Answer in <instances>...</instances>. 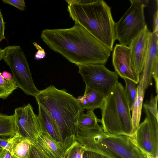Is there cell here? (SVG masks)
<instances>
[{
	"label": "cell",
	"instance_id": "e0dca14e",
	"mask_svg": "<svg viewBox=\"0 0 158 158\" xmlns=\"http://www.w3.org/2000/svg\"><path fill=\"white\" fill-rule=\"evenodd\" d=\"M39 114L38 115L40 123L44 128L51 137L56 141L63 142L57 127L48 112L43 106L38 104Z\"/></svg>",
	"mask_w": 158,
	"mask_h": 158
},
{
	"label": "cell",
	"instance_id": "ac0fdd59",
	"mask_svg": "<svg viewBox=\"0 0 158 158\" xmlns=\"http://www.w3.org/2000/svg\"><path fill=\"white\" fill-rule=\"evenodd\" d=\"M137 87V93L131 111L133 132L135 134L139 125L143 99L145 91L143 89L142 82L139 81Z\"/></svg>",
	"mask_w": 158,
	"mask_h": 158
},
{
	"label": "cell",
	"instance_id": "2e32d148",
	"mask_svg": "<svg viewBox=\"0 0 158 158\" xmlns=\"http://www.w3.org/2000/svg\"><path fill=\"white\" fill-rule=\"evenodd\" d=\"M77 99L82 109L88 110L101 109L105 98L96 91L85 87L84 95L79 96Z\"/></svg>",
	"mask_w": 158,
	"mask_h": 158
},
{
	"label": "cell",
	"instance_id": "52a82bcc",
	"mask_svg": "<svg viewBox=\"0 0 158 158\" xmlns=\"http://www.w3.org/2000/svg\"><path fill=\"white\" fill-rule=\"evenodd\" d=\"M131 5L119 20L115 23V39L119 44L129 45L147 26L144 10L149 1L130 0Z\"/></svg>",
	"mask_w": 158,
	"mask_h": 158
},
{
	"label": "cell",
	"instance_id": "484cf974",
	"mask_svg": "<svg viewBox=\"0 0 158 158\" xmlns=\"http://www.w3.org/2000/svg\"><path fill=\"white\" fill-rule=\"evenodd\" d=\"M30 158H48L34 144L32 145Z\"/></svg>",
	"mask_w": 158,
	"mask_h": 158
},
{
	"label": "cell",
	"instance_id": "83f0119b",
	"mask_svg": "<svg viewBox=\"0 0 158 158\" xmlns=\"http://www.w3.org/2000/svg\"><path fill=\"white\" fill-rule=\"evenodd\" d=\"M158 1H157V10L155 12L153 15V31L156 38L158 40Z\"/></svg>",
	"mask_w": 158,
	"mask_h": 158
},
{
	"label": "cell",
	"instance_id": "30bf717a",
	"mask_svg": "<svg viewBox=\"0 0 158 158\" xmlns=\"http://www.w3.org/2000/svg\"><path fill=\"white\" fill-rule=\"evenodd\" d=\"M18 132L34 144L37 138L44 130L38 115L28 103L23 107L16 108L13 115Z\"/></svg>",
	"mask_w": 158,
	"mask_h": 158
},
{
	"label": "cell",
	"instance_id": "7402d4cb",
	"mask_svg": "<svg viewBox=\"0 0 158 158\" xmlns=\"http://www.w3.org/2000/svg\"><path fill=\"white\" fill-rule=\"evenodd\" d=\"M125 83V91L130 111L137 95V87L136 83L133 81L126 78H123Z\"/></svg>",
	"mask_w": 158,
	"mask_h": 158
},
{
	"label": "cell",
	"instance_id": "44dd1931",
	"mask_svg": "<svg viewBox=\"0 0 158 158\" xmlns=\"http://www.w3.org/2000/svg\"><path fill=\"white\" fill-rule=\"evenodd\" d=\"M17 88L13 79H5L0 72V98L6 99Z\"/></svg>",
	"mask_w": 158,
	"mask_h": 158
},
{
	"label": "cell",
	"instance_id": "5bb4252c",
	"mask_svg": "<svg viewBox=\"0 0 158 158\" xmlns=\"http://www.w3.org/2000/svg\"><path fill=\"white\" fill-rule=\"evenodd\" d=\"M149 32L147 26L132 40L129 46L132 63L139 74L142 72L143 70L148 48Z\"/></svg>",
	"mask_w": 158,
	"mask_h": 158
},
{
	"label": "cell",
	"instance_id": "4fadbf2b",
	"mask_svg": "<svg viewBox=\"0 0 158 158\" xmlns=\"http://www.w3.org/2000/svg\"><path fill=\"white\" fill-rule=\"evenodd\" d=\"M158 40L152 32L149 31L148 45L143 70L139 81L142 82L144 91L152 84V73L153 70L158 67Z\"/></svg>",
	"mask_w": 158,
	"mask_h": 158
},
{
	"label": "cell",
	"instance_id": "8d00e7d4",
	"mask_svg": "<svg viewBox=\"0 0 158 158\" xmlns=\"http://www.w3.org/2000/svg\"><path fill=\"white\" fill-rule=\"evenodd\" d=\"M48 158H49L48 157Z\"/></svg>",
	"mask_w": 158,
	"mask_h": 158
},
{
	"label": "cell",
	"instance_id": "f1b7e54d",
	"mask_svg": "<svg viewBox=\"0 0 158 158\" xmlns=\"http://www.w3.org/2000/svg\"><path fill=\"white\" fill-rule=\"evenodd\" d=\"M5 30V23L0 9V42L5 39L4 34Z\"/></svg>",
	"mask_w": 158,
	"mask_h": 158
},
{
	"label": "cell",
	"instance_id": "9c48e42d",
	"mask_svg": "<svg viewBox=\"0 0 158 158\" xmlns=\"http://www.w3.org/2000/svg\"><path fill=\"white\" fill-rule=\"evenodd\" d=\"M146 118L135 133L138 147L146 155L158 156V118L148 110L144 109Z\"/></svg>",
	"mask_w": 158,
	"mask_h": 158
},
{
	"label": "cell",
	"instance_id": "7a4b0ae2",
	"mask_svg": "<svg viewBox=\"0 0 158 158\" xmlns=\"http://www.w3.org/2000/svg\"><path fill=\"white\" fill-rule=\"evenodd\" d=\"M75 23L84 27L111 51L115 39V23L110 7L102 0H66Z\"/></svg>",
	"mask_w": 158,
	"mask_h": 158
},
{
	"label": "cell",
	"instance_id": "5b68a950",
	"mask_svg": "<svg viewBox=\"0 0 158 158\" xmlns=\"http://www.w3.org/2000/svg\"><path fill=\"white\" fill-rule=\"evenodd\" d=\"M99 119L104 132L132 136L133 127L125 87L116 83L105 98Z\"/></svg>",
	"mask_w": 158,
	"mask_h": 158
},
{
	"label": "cell",
	"instance_id": "4316f807",
	"mask_svg": "<svg viewBox=\"0 0 158 158\" xmlns=\"http://www.w3.org/2000/svg\"><path fill=\"white\" fill-rule=\"evenodd\" d=\"M33 44L38 50L35 55V59L36 60H40L44 58L46 56V53L44 49L35 42H34Z\"/></svg>",
	"mask_w": 158,
	"mask_h": 158
},
{
	"label": "cell",
	"instance_id": "d4e9b609",
	"mask_svg": "<svg viewBox=\"0 0 158 158\" xmlns=\"http://www.w3.org/2000/svg\"><path fill=\"white\" fill-rule=\"evenodd\" d=\"M2 2L13 6L20 10H24L26 7V4L24 0H2Z\"/></svg>",
	"mask_w": 158,
	"mask_h": 158
},
{
	"label": "cell",
	"instance_id": "f546056e",
	"mask_svg": "<svg viewBox=\"0 0 158 158\" xmlns=\"http://www.w3.org/2000/svg\"><path fill=\"white\" fill-rule=\"evenodd\" d=\"M83 158H106L102 155L97 153L90 151H85L83 154Z\"/></svg>",
	"mask_w": 158,
	"mask_h": 158
},
{
	"label": "cell",
	"instance_id": "ffe728a7",
	"mask_svg": "<svg viewBox=\"0 0 158 158\" xmlns=\"http://www.w3.org/2000/svg\"><path fill=\"white\" fill-rule=\"evenodd\" d=\"M98 119L94 112V110H87L86 113H81L79 115L77 123L79 129H89L98 128L101 126L98 123Z\"/></svg>",
	"mask_w": 158,
	"mask_h": 158
},
{
	"label": "cell",
	"instance_id": "4dcf8cb0",
	"mask_svg": "<svg viewBox=\"0 0 158 158\" xmlns=\"http://www.w3.org/2000/svg\"><path fill=\"white\" fill-rule=\"evenodd\" d=\"M0 148L5 149L11 152L9 138L0 137Z\"/></svg>",
	"mask_w": 158,
	"mask_h": 158
},
{
	"label": "cell",
	"instance_id": "d6986e66",
	"mask_svg": "<svg viewBox=\"0 0 158 158\" xmlns=\"http://www.w3.org/2000/svg\"><path fill=\"white\" fill-rule=\"evenodd\" d=\"M18 132L14 115L0 114V136L11 137Z\"/></svg>",
	"mask_w": 158,
	"mask_h": 158
},
{
	"label": "cell",
	"instance_id": "cb8c5ba5",
	"mask_svg": "<svg viewBox=\"0 0 158 158\" xmlns=\"http://www.w3.org/2000/svg\"><path fill=\"white\" fill-rule=\"evenodd\" d=\"M158 98V95L154 97L152 95L150 101L143 104L144 109L148 110L157 118H158L157 108Z\"/></svg>",
	"mask_w": 158,
	"mask_h": 158
},
{
	"label": "cell",
	"instance_id": "ba28073f",
	"mask_svg": "<svg viewBox=\"0 0 158 158\" xmlns=\"http://www.w3.org/2000/svg\"><path fill=\"white\" fill-rule=\"evenodd\" d=\"M85 87L93 90L105 98L117 83L118 75L107 69L104 65L88 64L78 66Z\"/></svg>",
	"mask_w": 158,
	"mask_h": 158
},
{
	"label": "cell",
	"instance_id": "9a60e30c",
	"mask_svg": "<svg viewBox=\"0 0 158 158\" xmlns=\"http://www.w3.org/2000/svg\"><path fill=\"white\" fill-rule=\"evenodd\" d=\"M11 152L17 158H30L33 144L29 140L18 132L9 138Z\"/></svg>",
	"mask_w": 158,
	"mask_h": 158
},
{
	"label": "cell",
	"instance_id": "7c38bea8",
	"mask_svg": "<svg viewBox=\"0 0 158 158\" xmlns=\"http://www.w3.org/2000/svg\"><path fill=\"white\" fill-rule=\"evenodd\" d=\"M75 141V135H72L63 142L56 141L45 130L41 132L34 144L49 158H61Z\"/></svg>",
	"mask_w": 158,
	"mask_h": 158
},
{
	"label": "cell",
	"instance_id": "6da1fadb",
	"mask_svg": "<svg viewBox=\"0 0 158 158\" xmlns=\"http://www.w3.org/2000/svg\"><path fill=\"white\" fill-rule=\"evenodd\" d=\"M41 38L52 50L77 66L105 65L111 51L79 24L67 29H46Z\"/></svg>",
	"mask_w": 158,
	"mask_h": 158
},
{
	"label": "cell",
	"instance_id": "8fae6325",
	"mask_svg": "<svg viewBox=\"0 0 158 158\" xmlns=\"http://www.w3.org/2000/svg\"><path fill=\"white\" fill-rule=\"evenodd\" d=\"M112 64L115 72L123 78L129 79L138 84L139 76L132 63L130 48L127 46L117 44L112 53Z\"/></svg>",
	"mask_w": 158,
	"mask_h": 158
},
{
	"label": "cell",
	"instance_id": "1f68e13d",
	"mask_svg": "<svg viewBox=\"0 0 158 158\" xmlns=\"http://www.w3.org/2000/svg\"><path fill=\"white\" fill-rule=\"evenodd\" d=\"M0 158H17L9 151L2 149L0 153Z\"/></svg>",
	"mask_w": 158,
	"mask_h": 158
},
{
	"label": "cell",
	"instance_id": "277c9868",
	"mask_svg": "<svg viewBox=\"0 0 158 158\" xmlns=\"http://www.w3.org/2000/svg\"><path fill=\"white\" fill-rule=\"evenodd\" d=\"M35 97L52 117L63 140L75 135L79 116L84 111L77 98L53 85L40 90Z\"/></svg>",
	"mask_w": 158,
	"mask_h": 158
},
{
	"label": "cell",
	"instance_id": "3957f363",
	"mask_svg": "<svg viewBox=\"0 0 158 158\" xmlns=\"http://www.w3.org/2000/svg\"><path fill=\"white\" fill-rule=\"evenodd\" d=\"M75 140L85 151L94 152L106 158H143L145 154L138 147L135 134L115 135L104 132L100 127L78 129Z\"/></svg>",
	"mask_w": 158,
	"mask_h": 158
},
{
	"label": "cell",
	"instance_id": "d6a6232c",
	"mask_svg": "<svg viewBox=\"0 0 158 158\" xmlns=\"http://www.w3.org/2000/svg\"><path fill=\"white\" fill-rule=\"evenodd\" d=\"M2 77L5 79L7 80H12L13 77L12 74L6 71H4L2 74Z\"/></svg>",
	"mask_w": 158,
	"mask_h": 158
},
{
	"label": "cell",
	"instance_id": "836d02e7",
	"mask_svg": "<svg viewBox=\"0 0 158 158\" xmlns=\"http://www.w3.org/2000/svg\"><path fill=\"white\" fill-rule=\"evenodd\" d=\"M3 54V50L2 49L0 48V61L2 60Z\"/></svg>",
	"mask_w": 158,
	"mask_h": 158
},
{
	"label": "cell",
	"instance_id": "e575fe53",
	"mask_svg": "<svg viewBox=\"0 0 158 158\" xmlns=\"http://www.w3.org/2000/svg\"><path fill=\"white\" fill-rule=\"evenodd\" d=\"M147 158H158V156L155 158H153L149 155H146Z\"/></svg>",
	"mask_w": 158,
	"mask_h": 158
},
{
	"label": "cell",
	"instance_id": "8992f818",
	"mask_svg": "<svg viewBox=\"0 0 158 158\" xmlns=\"http://www.w3.org/2000/svg\"><path fill=\"white\" fill-rule=\"evenodd\" d=\"M3 50L2 60L9 66L18 88L26 94L36 96L40 93L33 82L28 64L19 46H9Z\"/></svg>",
	"mask_w": 158,
	"mask_h": 158
},
{
	"label": "cell",
	"instance_id": "603a6c76",
	"mask_svg": "<svg viewBox=\"0 0 158 158\" xmlns=\"http://www.w3.org/2000/svg\"><path fill=\"white\" fill-rule=\"evenodd\" d=\"M85 151L81 145L75 141L66 150L61 158H83Z\"/></svg>",
	"mask_w": 158,
	"mask_h": 158
},
{
	"label": "cell",
	"instance_id": "d590c367",
	"mask_svg": "<svg viewBox=\"0 0 158 158\" xmlns=\"http://www.w3.org/2000/svg\"><path fill=\"white\" fill-rule=\"evenodd\" d=\"M2 148H0V153L2 150Z\"/></svg>",
	"mask_w": 158,
	"mask_h": 158
}]
</instances>
